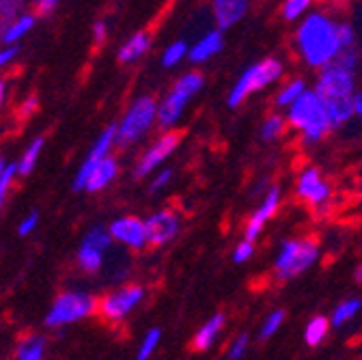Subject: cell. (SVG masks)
Listing matches in <instances>:
<instances>
[{"mask_svg":"<svg viewBox=\"0 0 362 360\" xmlns=\"http://www.w3.org/2000/svg\"><path fill=\"white\" fill-rule=\"evenodd\" d=\"M285 76V63L279 57H265L252 65H248L238 80L233 82L231 91L226 93V106L229 108H240L246 104L252 95L265 91V88L274 86L283 80Z\"/></svg>","mask_w":362,"mask_h":360,"instance_id":"obj_4","label":"cell"},{"mask_svg":"<svg viewBox=\"0 0 362 360\" xmlns=\"http://www.w3.org/2000/svg\"><path fill=\"white\" fill-rule=\"evenodd\" d=\"M112 242L129 248V250H145L149 246L147 224L139 216H119L108 224Z\"/></svg>","mask_w":362,"mask_h":360,"instance_id":"obj_14","label":"cell"},{"mask_svg":"<svg viewBox=\"0 0 362 360\" xmlns=\"http://www.w3.org/2000/svg\"><path fill=\"white\" fill-rule=\"evenodd\" d=\"M119 177V162L112 156L106 158H90L86 156V160L80 164L71 188L76 192H88V194H95L106 190L115 179Z\"/></svg>","mask_w":362,"mask_h":360,"instance_id":"obj_9","label":"cell"},{"mask_svg":"<svg viewBox=\"0 0 362 360\" xmlns=\"http://www.w3.org/2000/svg\"><path fill=\"white\" fill-rule=\"evenodd\" d=\"M224 50V30L218 26L211 30H205L188 50V61L192 65H205L211 59H216Z\"/></svg>","mask_w":362,"mask_h":360,"instance_id":"obj_17","label":"cell"},{"mask_svg":"<svg viewBox=\"0 0 362 360\" xmlns=\"http://www.w3.org/2000/svg\"><path fill=\"white\" fill-rule=\"evenodd\" d=\"M252 7V0H211L209 11L211 20L220 30H229L238 26Z\"/></svg>","mask_w":362,"mask_h":360,"instance_id":"obj_16","label":"cell"},{"mask_svg":"<svg viewBox=\"0 0 362 360\" xmlns=\"http://www.w3.org/2000/svg\"><path fill=\"white\" fill-rule=\"evenodd\" d=\"M153 125H158V100L153 95H139L117 123V147L127 149L139 145Z\"/></svg>","mask_w":362,"mask_h":360,"instance_id":"obj_6","label":"cell"},{"mask_svg":"<svg viewBox=\"0 0 362 360\" xmlns=\"http://www.w3.org/2000/svg\"><path fill=\"white\" fill-rule=\"evenodd\" d=\"M98 313V298L90 296L88 291H63L54 304L50 306L48 315H45V326L57 330V328H65L71 324H78L90 315Z\"/></svg>","mask_w":362,"mask_h":360,"instance_id":"obj_7","label":"cell"},{"mask_svg":"<svg viewBox=\"0 0 362 360\" xmlns=\"http://www.w3.org/2000/svg\"><path fill=\"white\" fill-rule=\"evenodd\" d=\"M145 224H147L149 246L160 248V246L170 244L179 236V231H181V216L173 207H162V209L153 211L149 218H145Z\"/></svg>","mask_w":362,"mask_h":360,"instance_id":"obj_15","label":"cell"},{"mask_svg":"<svg viewBox=\"0 0 362 360\" xmlns=\"http://www.w3.org/2000/svg\"><path fill=\"white\" fill-rule=\"evenodd\" d=\"M322 257V246L315 238H287L279 244L274 259H272V272H274L276 281L287 283L293 281L308 269H313Z\"/></svg>","mask_w":362,"mask_h":360,"instance_id":"obj_3","label":"cell"},{"mask_svg":"<svg viewBox=\"0 0 362 360\" xmlns=\"http://www.w3.org/2000/svg\"><path fill=\"white\" fill-rule=\"evenodd\" d=\"M181 143V134L175 129H164L160 137L141 153L139 162L134 166V177L136 179H145L151 177L179 147Z\"/></svg>","mask_w":362,"mask_h":360,"instance_id":"obj_12","label":"cell"},{"mask_svg":"<svg viewBox=\"0 0 362 360\" xmlns=\"http://www.w3.org/2000/svg\"><path fill=\"white\" fill-rule=\"evenodd\" d=\"M296 197L306 207L315 209L317 214H326L330 209L334 190H332L330 182L326 179V175L322 173V168L304 166L298 173V179H296Z\"/></svg>","mask_w":362,"mask_h":360,"instance_id":"obj_10","label":"cell"},{"mask_svg":"<svg viewBox=\"0 0 362 360\" xmlns=\"http://www.w3.org/2000/svg\"><path fill=\"white\" fill-rule=\"evenodd\" d=\"M18 52H20V48L18 46H0V69H5L16 57H18Z\"/></svg>","mask_w":362,"mask_h":360,"instance_id":"obj_40","label":"cell"},{"mask_svg":"<svg viewBox=\"0 0 362 360\" xmlns=\"http://www.w3.org/2000/svg\"><path fill=\"white\" fill-rule=\"evenodd\" d=\"M313 7H315V0H283L279 13H281V18H283L285 22L296 24V22H300Z\"/></svg>","mask_w":362,"mask_h":360,"instance_id":"obj_29","label":"cell"},{"mask_svg":"<svg viewBox=\"0 0 362 360\" xmlns=\"http://www.w3.org/2000/svg\"><path fill=\"white\" fill-rule=\"evenodd\" d=\"M16 175H18V162H7V166L3 170V177H0V209H3L5 203H7V197H9V190L13 186Z\"/></svg>","mask_w":362,"mask_h":360,"instance_id":"obj_33","label":"cell"},{"mask_svg":"<svg viewBox=\"0 0 362 360\" xmlns=\"http://www.w3.org/2000/svg\"><path fill=\"white\" fill-rule=\"evenodd\" d=\"M5 166H7V160H5V158H0V177H3V170H5Z\"/></svg>","mask_w":362,"mask_h":360,"instance_id":"obj_46","label":"cell"},{"mask_svg":"<svg viewBox=\"0 0 362 360\" xmlns=\"http://www.w3.org/2000/svg\"><path fill=\"white\" fill-rule=\"evenodd\" d=\"M354 110H356V119L362 121V91H358L354 98Z\"/></svg>","mask_w":362,"mask_h":360,"instance_id":"obj_42","label":"cell"},{"mask_svg":"<svg viewBox=\"0 0 362 360\" xmlns=\"http://www.w3.org/2000/svg\"><path fill=\"white\" fill-rule=\"evenodd\" d=\"M33 3H35V11L39 18H48L59 9L61 0H33Z\"/></svg>","mask_w":362,"mask_h":360,"instance_id":"obj_38","label":"cell"},{"mask_svg":"<svg viewBox=\"0 0 362 360\" xmlns=\"http://www.w3.org/2000/svg\"><path fill=\"white\" fill-rule=\"evenodd\" d=\"M313 88L322 95L324 102L349 100L358 93V69L341 61H332L330 65L320 69Z\"/></svg>","mask_w":362,"mask_h":360,"instance_id":"obj_8","label":"cell"},{"mask_svg":"<svg viewBox=\"0 0 362 360\" xmlns=\"http://www.w3.org/2000/svg\"><path fill=\"white\" fill-rule=\"evenodd\" d=\"M224 328H226V315H224V313H214L211 318H209L207 322H203V324L199 326V330L194 332V337H192V341H190L192 349L199 352V354L209 352V349L220 341Z\"/></svg>","mask_w":362,"mask_h":360,"instance_id":"obj_18","label":"cell"},{"mask_svg":"<svg viewBox=\"0 0 362 360\" xmlns=\"http://www.w3.org/2000/svg\"><path fill=\"white\" fill-rule=\"evenodd\" d=\"M281 205H283L281 186H267L263 190V197H261L259 205L255 207V211L250 214V218L244 224V238L257 242L259 236L263 233V229L267 227V222L281 211Z\"/></svg>","mask_w":362,"mask_h":360,"instance_id":"obj_13","label":"cell"},{"mask_svg":"<svg viewBox=\"0 0 362 360\" xmlns=\"http://www.w3.org/2000/svg\"><path fill=\"white\" fill-rule=\"evenodd\" d=\"M341 22L343 20L326 9H310L300 22H296L291 46L306 69L320 71L345 50Z\"/></svg>","mask_w":362,"mask_h":360,"instance_id":"obj_1","label":"cell"},{"mask_svg":"<svg viewBox=\"0 0 362 360\" xmlns=\"http://www.w3.org/2000/svg\"><path fill=\"white\" fill-rule=\"evenodd\" d=\"M205 76L201 71H188L179 76L170 91L158 102V125L162 129H175V125L184 119L188 104L203 91Z\"/></svg>","mask_w":362,"mask_h":360,"instance_id":"obj_5","label":"cell"},{"mask_svg":"<svg viewBox=\"0 0 362 360\" xmlns=\"http://www.w3.org/2000/svg\"><path fill=\"white\" fill-rule=\"evenodd\" d=\"M41 151H43V139L39 137V139H35V141L24 149V153L20 156V160H18V175L28 177V175L35 170V166H37V162H39V158H41Z\"/></svg>","mask_w":362,"mask_h":360,"instance_id":"obj_30","label":"cell"},{"mask_svg":"<svg viewBox=\"0 0 362 360\" xmlns=\"http://www.w3.org/2000/svg\"><path fill=\"white\" fill-rule=\"evenodd\" d=\"M308 88V82L300 76H293L289 80H285L279 88H276V95H274V106L285 110L287 106H291L304 91Z\"/></svg>","mask_w":362,"mask_h":360,"instance_id":"obj_24","label":"cell"},{"mask_svg":"<svg viewBox=\"0 0 362 360\" xmlns=\"http://www.w3.org/2000/svg\"><path fill=\"white\" fill-rule=\"evenodd\" d=\"M106 252H108V248H102V246H98L93 242L82 240V244L78 248V255H76L78 267L86 274L102 272V267L106 265Z\"/></svg>","mask_w":362,"mask_h":360,"instance_id":"obj_20","label":"cell"},{"mask_svg":"<svg viewBox=\"0 0 362 360\" xmlns=\"http://www.w3.org/2000/svg\"><path fill=\"white\" fill-rule=\"evenodd\" d=\"M45 349H48V343H45V339L41 335H28L18 343L16 358L18 360H41L45 356Z\"/></svg>","mask_w":362,"mask_h":360,"instance_id":"obj_26","label":"cell"},{"mask_svg":"<svg viewBox=\"0 0 362 360\" xmlns=\"http://www.w3.org/2000/svg\"><path fill=\"white\" fill-rule=\"evenodd\" d=\"M287 119L285 115L281 112H272L263 119L261 127H259V137L263 143H279L283 137H285V132H287Z\"/></svg>","mask_w":362,"mask_h":360,"instance_id":"obj_25","label":"cell"},{"mask_svg":"<svg viewBox=\"0 0 362 360\" xmlns=\"http://www.w3.org/2000/svg\"><path fill=\"white\" fill-rule=\"evenodd\" d=\"M24 0H0V20H13L22 13Z\"/></svg>","mask_w":362,"mask_h":360,"instance_id":"obj_36","label":"cell"},{"mask_svg":"<svg viewBox=\"0 0 362 360\" xmlns=\"http://www.w3.org/2000/svg\"><path fill=\"white\" fill-rule=\"evenodd\" d=\"M252 257H255V240H246V238H242V240L238 242V246L233 248V255H231L233 263L244 265V263H248Z\"/></svg>","mask_w":362,"mask_h":360,"instance_id":"obj_34","label":"cell"},{"mask_svg":"<svg viewBox=\"0 0 362 360\" xmlns=\"http://www.w3.org/2000/svg\"><path fill=\"white\" fill-rule=\"evenodd\" d=\"M5 100H7V82L0 80V108L5 106Z\"/></svg>","mask_w":362,"mask_h":360,"instance_id":"obj_43","label":"cell"},{"mask_svg":"<svg viewBox=\"0 0 362 360\" xmlns=\"http://www.w3.org/2000/svg\"><path fill=\"white\" fill-rule=\"evenodd\" d=\"M3 26H5V20H0V37H3Z\"/></svg>","mask_w":362,"mask_h":360,"instance_id":"obj_47","label":"cell"},{"mask_svg":"<svg viewBox=\"0 0 362 360\" xmlns=\"http://www.w3.org/2000/svg\"><path fill=\"white\" fill-rule=\"evenodd\" d=\"M285 318H287V313L283 308H274V310H269L265 315V320L261 322L259 326V341H269V339H274L281 328L285 326Z\"/></svg>","mask_w":362,"mask_h":360,"instance_id":"obj_28","label":"cell"},{"mask_svg":"<svg viewBox=\"0 0 362 360\" xmlns=\"http://www.w3.org/2000/svg\"><path fill=\"white\" fill-rule=\"evenodd\" d=\"M173 177H175V170L173 168H158L156 170V177L151 179V184H149V190L151 192H162L164 188H168V184L173 182Z\"/></svg>","mask_w":362,"mask_h":360,"instance_id":"obj_35","label":"cell"},{"mask_svg":"<svg viewBox=\"0 0 362 360\" xmlns=\"http://www.w3.org/2000/svg\"><path fill=\"white\" fill-rule=\"evenodd\" d=\"M37 24V18L30 13H20L13 20H7L3 26V37H0V43L5 46H18L20 39H24Z\"/></svg>","mask_w":362,"mask_h":360,"instance_id":"obj_21","label":"cell"},{"mask_svg":"<svg viewBox=\"0 0 362 360\" xmlns=\"http://www.w3.org/2000/svg\"><path fill=\"white\" fill-rule=\"evenodd\" d=\"M248 349H250V335L248 332H240L238 337L231 339L229 345H226L224 356L229 358V360H240V358H244L248 354Z\"/></svg>","mask_w":362,"mask_h":360,"instance_id":"obj_32","label":"cell"},{"mask_svg":"<svg viewBox=\"0 0 362 360\" xmlns=\"http://www.w3.org/2000/svg\"><path fill=\"white\" fill-rule=\"evenodd\" d=\"M93 39H95V43H104L108 39V24L106 22L100 20L93 24Z\"/></svg>","mask_w":362,"mask_h":360,"instance_id":"obj_41","label":"cell"},{"mask_svg":"<svg viewBox=\"0 0 362 360\" xmlns=\"http://www.w3.org/2000/svg\"><path fill=\"white\" fill-rule=\"evenodd\" d=\"M354 281H356L358 285H362V263H358V265L354 267Z\"/></svg>","mask_w":362,"mask_h":360,"instance_id":"obj_44","label":"cell"},{"mask_svg":"<svg viewBox=\"0 0 362 360\" xmlns=\"http://www.w3.org/2000/svg\"><path fill=\"white\" fill-rule=\"evenodd\" d=\"M37 227H39V214L37 211H30V214H26L20 220V224H18V236L20 238H28V236H33L37 231Z\"/></svg>","mask_w":362,"mask_h":360,"instance_id":"obj_37","label":"cell"},{"mask_svg":"<svg viewBox=\"0 0 362 360\" xmlns=\"http://www.w3.org/2000/svg\"><path fill=\"white\" fill-rule=\"evenodd\" d=\"M358 199L362 201V175H360V179H358Z\"/></svg>","mask_w":362,"mask_h":360,"instance_id":"obj_45","label":"cell"},{"mask_svg":"<svg viewBox=\"0 0 362 360\" xmlns=\"http://www.w3.org/2000/svg\"><path fill=\"white\" fill-rule=\"evenodd\" d=\"M330 330H332V324H330V318H326V315H315V318H310L304 326L306 347H310V349L322 347L328 341Z\"/></svg>","mask_w":362,"mask_h":360,"instance_id":"obj_23","label":"cell"},{"mask_svg":"<svg viewBox=\"0 0 362 360\" xmlns=\"http://www.w3.org/2000/svg\"><path fill=\"white\" fill-rule=\"evenodd\" d=\"M188 50H190V46L186 39H177V41L168 43L160 54V65L164 69H175L177 65L188 61Z\"/></svg>","mask_w":362,"mask_h":360,"instance_id":"obj_27","label":"cell"},{"mask_svg":"<svg viewBox=\"0 0 362 360\" xmlns=\"http://www.w3.org/2000/svg\"><path fill=\"white\" fill-rule=\"evenodd\" d=\"M285 119L287 125L300 134L302 147H317L332 132L326 104L313 86H308L291 106L285 108Z\"/></svg>","mask_w":362,"mask_h":360,"instance_id":"obj_2","label":"cell"},{"mask_svg":"<svg viewBox=\"0 0 362 360\" xmlns=\"http://www.w3.org/2000/svg\"><path fill=\"white\" fill-rule=\"evenodd\" d=\"M145 296H147V289L143 285L129 283V285L117 287L115 291L98 300V313L108 324H121L129 318L136 306H141Z\"/></svg>","mask_w":362,"mask_h":360,"instance_id":"obj_11","label":"cell"},{"mask_svg":"<svg viewBox=\"0 0 362 360\" xmlns=\"http://www.w3.org/2000/svg\"><path fill=\"white\" fill-rule=\"evenodd\" d=\"M149 48H151V35L145 33V30H139V33H134L119 48L117 59H119L121 65H134L149 52Z\"/></svg>","mask_w":362,"mask_h":360,"instance_id":"obj_19","label":"cell"},{"mask_svg":"<svg viewBox=\"0 0 362 360\" xmlns=\"http://www.w3.org/2000/svg\"><path fill=\"white\" fill-rule=\"evenodd\" d=\"M360 313H362V298H358V296L345 298L332 308L330 324H332V328H345L360 318Z\"/></svg>","mask_w":362,"mask_h":360,"instance_id":"obj_22","label":"cell"},{"mask_svg":"<svg viewBox=\"0 0 362 360\" xmlns=\"http://www.w3.org/2000/svg\"><path fill=\"white\" fill-rule=\"evenodd\" d=\"M37 106H39L37 95H28V98L20 104V110H18L20 119H28V117H33V115L37 112Z\"/></svg>","mask_w":362,"mask_h":360,"instance_id":"obj_39","label":"cell"},{"mask_svg":"<svg viewBox=\"0 0 362 360\" xmlns=\"http://www.w3.org/2000/svg\"><path fill=\"white\" fill-rule=\"evenodd\" d=\"M160 343H162V330L160 328H149L145 332V337L141 339V345H139V352H136V358H139V360L151 358L158 352Z\"/></svg>","mask_w":362,"mask_h":360,"instance_id":"obj_31","label":"cell"}]
</instances>
